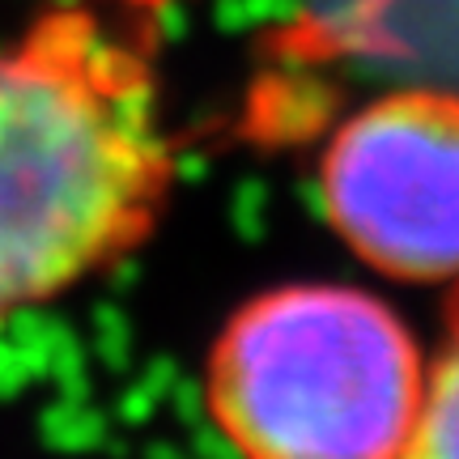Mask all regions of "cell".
<instances>
[{"mask_svg": "<svg viewBox=\"0 0 459 459\" xmlns=\"http://www.w3.org/2000/svg\"><path fill=\"white\" fill-rule=\"evenodd\" d=\"M319 204L366 268L459 281V94L409 85L349 111L319 153Z\"/></svg>", "mask_w": 459, "mask_h": 459, "instance_id": "3", "label": "cell"}, {"mask_svg": "<svg viewBox=\"0 0 459 459\" xmlns=\"http://www.w3.org/2000/svg\"><path fill=\"white\" fill-rule=\"evenodd\" d=\"M107 4H124V9H145V13H153V9H162L166 0H107Z\"/></svg>", "mask_w": 459, "mask_h": 459, "instance_id": "5", "label": "cell"}, {"mask_svg": "<svg viewBox=\"0 0 459 459\" xmlns=\"http://www.w3.org/2000/svg\"><path fill=\"white\" fill-rule=\"evenodd\" d=\"M426 387L404 319L358 285L247 298L209 344L200 400L234 459H395Z\"/></svg>", "mask_w": 459, "mask_h": 459, "instance_id": "2", "label": "cell"}, {"mask_svg": "<svg viewBox=\"0 0 459 459\" xmlns=\"http://www.w3.org/2000/svg\"><path fill=\"white\" fill-rule=\"evenodd\" d=\"M395 459H459V294L446 315L443 344L434 361H426L421 404Z\"/></svg>", "mask_w": 459, "mask_h": 459, "instance_id": "4", "label": "cell"}, {"mask_svg": "<svg viewBox=\"0 0 459 459\" xmlns=\"http://www.w3.org/2000/svg\"><path fill=\"white\" fill-rule=\"evenodd\" d=\"M175 179L145 34L90 4L34 13L0 43V319L145 247Z\"/></svg>", "mask_w": 459, "mask_h": 459, "instance_id": "1", "label": "cell"}]
</instances>
